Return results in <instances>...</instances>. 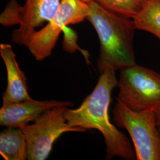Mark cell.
I'll list each match as a JSON object with an SVG mask.
<instances>
[{
  "label": "cell",
  "mask_w": 160,
  "mask_h": 160,
  "mask_svg": "<svg viewBox=\"0 0 160 160\" xmlns=\"http://www.w3.org/2000/svg\"><path fill=\"white\" fill-rule=\"evenodd\" d=\"M67 108L59 106L49 109L34 120L33 124L21 128L27 140L28 160L47 159L53 144L63 133L87 131L86 129L69 125L64 117Z\"/></svg>",
  "instance_id": "obj_6"
},
{
  "label": "cell",
  "mask_w": 160,
  "mask_h": 160,
  "mask_svg": "<svg viewBox=\"0 0 160 160\" xmlns=\"http://www.w3.org/2000/svg\"><path fill=\"white\" fill-rule=\"evenodd\" d=\"M120 71L118 100L137 112L160 108V74L136 63Z\"/></svg>",
  "instance_id": "obj_4"
},
{
  "label": "cell",
  "mask_w": 160,
  "mask_h": 160,
  "mask_svg": "<svg viewBox=\"0 0 160 160\" xmlns=\"http://www.w3.org/2000/svg\"><path fill=\"white\" fill-rule=\"evenodd\" d=\"M88 5L86 20L96 30L100 43L97 61L100 74L108 67L116 71L136 63L133 39L137 29L133 19L109 12L94 0Z\"/></svg>",
  "instance_id": "obj_2"
},
{
  "label": "cell",
  "mask_w": 160,
  "mask_h": 160,
  "mask_svg": "<svg viewBox=\"0 0 160 160\" xmlns=\"http://www.w3.org/2000/svg\"><path fill=\"white\" fill-rule=\"evenodd\" d=\"M106 10L133 19L141 10L147 0H94Z\"/></svg>",
  "instance_id": "obj_12"
},
{
  "label": "cell",
  "mask_w": 160,
  "mask_h": 160,
  "mask_svg": "<svg viewBox=\"0 0 160 160\" xmlns=\"http://www.w3.org/2000/svg\"><path fill=\"white\" fill-rule=\"evenodd\" d=\"M83 1H84L85 2H86L88 3V2H90V1H92V0H83Z\"/></svg>",
  "instance_id": "obj_14"
},
{
  "label": "cell",
  "mask_w": 160,
  "mask_h": 160,
  "mask_svg": "<svg viewBox=\"0 0 160 160\" xmlns=\"http://www.w3.org/2000/svg\"><path fill=\"white\" fill-rule=\"evenodd\" d=\"M133 20L136 29L154 34L160 40V0H147Z\"/></svg>",
  "instance_id": "obj_11"
},
{
  "label": "cell",
  "mask_w": 160,
  "mask_h": 160,
  "mask_svg": "<svg viewBox=\"0 0 160 160\" xmlns=\"http://www.w3.org/2000/svg\"><path fill=\"white\" fill-rule=\"evenodd\" d=\"M61 0H26L23 6L17 4L18 29L13 31L12 39L24 45L35 29L49 22L54 16Z\"/></svg>",
  "instance_id": "obj_7"
},
{
  "label": "cell",
  "mask_w": 160,
  "mask_h": 160,
  "mask_svg": "<svg viewBox=\"0 0 160 160\" xmlns=\"http://www.w3.org/2000/svg\"><path fill=\"white\" fill-rule=\"evenodd\" d=\"M113 120L131 137L137 160H160V135L155 111L137 112L117 100Z\"/></svg>",
  "instance_id": "obj_3"
},
{
  "label": "cell",
  "mask_w": 160,
  "mask_h": 160,
  "mask_svg": "<svg viewBox=\"0 0 160 160\" xmlns=\"http://www.w3.org/2000/svg\"><path fill=\"white\" fill-rule=\"evenodd\" d=\"M0 154L6 160L28 159L27 140L22 128L7 127L1 132Z\"/></svg>",
  "instance_id": "obj_10"
},
{
  "label": "cell",
  "mask_w": 160,
  "mask_h": 160,
  "mask_svg": "<svg viewBox=\"0 0 160 160\" xmlns=\"http://www.w3.org/2000/svg\"><path fill=\"white\" fill-rule=\"evenodd\" d=\"M0 55L5 63L7 72V86L2 94V106L22 102L30 98L27 78L18 66L12 45L1 43Z\"/></svg>",
  "instance_id": "obj_9"
},
{
  "label": "cell",
  "mask_w": 160,
  "mask_h": 160,
  "mask_svg": "<svg viewBox=\"0 0 160 160\" xmlns=\"http://www.w3.org/2000/svg\"><path fill=\"white\" fill-rule=\"evenodd\" d=\"M89 5L83 0H61L57 12L45 26L35 30L25 43L37 61L49 57L63 29L86 20Z\"/></svg>",
  "instance_id": "obj_5"
},
{
  "label": "cell",
  "mask_w": 160,
  "mask_h": 160,
  "mask_svg": "<svg viewBox=\"0 0 160 160\" xmlns=\"http://www.w3.org/2000/svg\"><path fill=\"white\" fill-rule=\"evenodd\" d=\"M68 101L36 100L32 97L22 102L2 106L0 109V125L21 128L34 122L47 110L59 106L72 107Z\"/></svg>",
  "instance_id": "obj_8"
},
{
  "label": "cell",
  "mask_w": 160,
  "mask_h": 160,
  "mask_svg": "<svg viewBox=\"0 0 160 160\" xmlns=\"http://www.w3.org/2000/svg\"><path fill=\"white\" fill-rule=\"evenodd\" d=\"M155 116H156L157 125V128L160 135V108L157 109L155 111Z\"/></svg>",
  "instance_id": "obj_13"
},
{
  "label": "cell",
  "mask_w": 160,
  "mask_h": 160,
  "mask_svg": "<svg viewBox=\"0 0 160 160\" xmlns=\"http://www.w3.org/2000/svg\"><path fill=\"white\" fill-rule=\"evenodd\" d=\"M116 70L108 67L101 74L94 90L77 109L67 108L64 117L69 125L86 129H96L103 135L106 146V160L115 157L137 160L129 139L110 121L109 108L113 90L118 86Z\"/></svg>",
  "instance_id": "obj_1"
}]
</instances>
